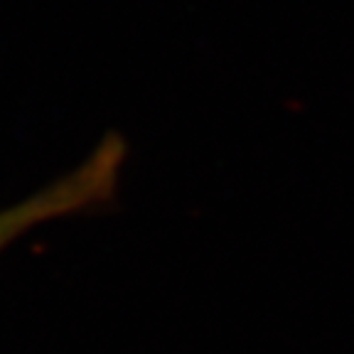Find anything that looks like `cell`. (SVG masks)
Listing matches in <instances>:
<instances>
[{"instance_id": "6da1fadb", "label": "cell", "mask_w": 354, "mask_h": 354, "mask_svg": "<svg viewBox=\"0 0 354 354\" xmlns=\"http://www.w3.org/2000/svg\"><path fill=\"white\" fill-rule=\"evenodd\" d=\"M123 162H126V140L116 133H109L79 167L35 192L32 197L3 209L0 212V254L22 234L32 232L39 224L91 209L111 199L116 194Z\"/></svg>"}]
</instances>
